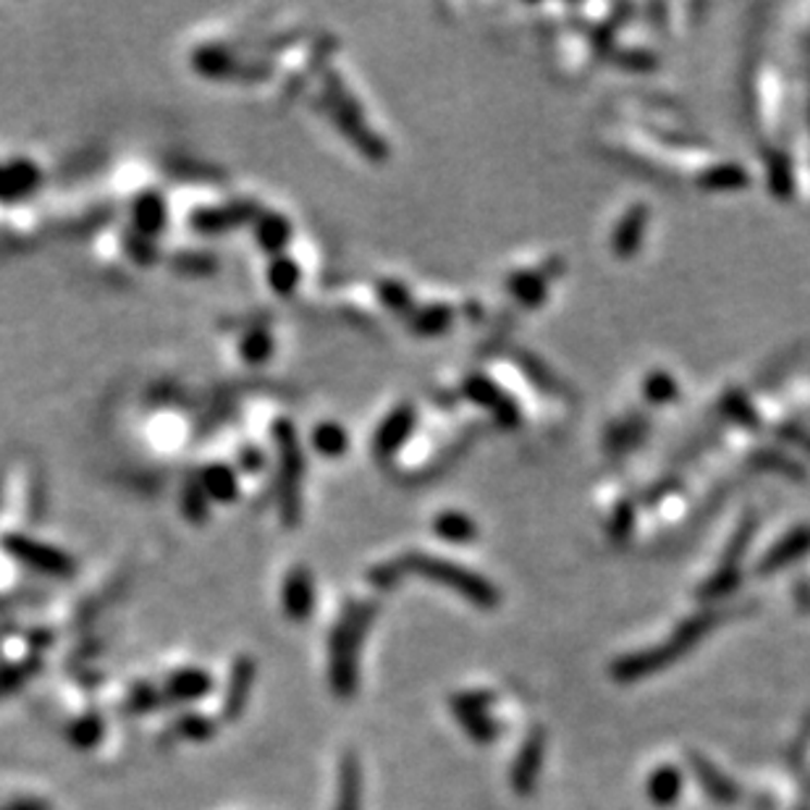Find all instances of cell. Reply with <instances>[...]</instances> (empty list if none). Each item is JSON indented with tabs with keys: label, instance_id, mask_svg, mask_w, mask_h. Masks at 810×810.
<instances>
[{
	"label": "cell",
	"instance_id": "obj_17",
	"mask_svg": "<svg viewBox=\"0 0 810 810\" xmlns=\"http://www.w3.org/2000/svg\"><path fill=\"white\" fill-rule=\"evenodd\" d=\"M435 532L446 540H469L475 536V525L469 523L465 514H443L435 519Z\"/></svg>",
	"mask_w": 810,
	"mask_h": 810
},
{
	"label": "cell",
	"instance_id": "obj_16",
	"mask_svg": "<svg viewBox=\"0 0 810 810\" xmlns=\"http://www.w3.org/2000/svg\"><path fill=\"white\" fill-rule=\"evenodd\" d=\"M268 284L273 286L279 294L294 292L299 284L297 262L289 260V257H279V260H273V266L268 268Z\"/></svg>",
	"mask_w": 810,
	"mask_h": 810
},
{
	"label": "cell",
	"instance_id": "obj_11",
	"mask_svg": "<svg viewBox=\"0 0 810 810\" xmlns=\"http://www.w3.org/2000/svg\"><path fill=\"white\" fill-rule=\"evenodd\" d=\"M199 486L205 488L208 499L216 501H231L236 496V488H240L236 486L234 469L226 465H210L202 475H199Z\"/></svg>",
	"mask_w": 810,
	"mask_h": 810
},
{
	"label": "cell",
	"instance_id": "obj_19",
	"mask_svg": "<svg viewBox=\"0 0 810 810\" xmlns=\"http://www.w3.org/2000/svg\"><path fill=\"white\" fill-rule=\"evenodd\" d=\"M270 352H273V339L268 336L266 331H253L244 336L242 342V355L247 363H262V359L270 357Z\"/></svg>",
	"mask_w": 810,
	"mask_h": 810
},
{
	"label": "cell",
	"instance_id": "obj_24",
	"mask_svg": "<svg viewBox=\"0 0 810 810\" xmlns=\"http://www.w3.org/2000/svg\"><path fill=\"white\" fill-rule=\"evenodd\" d=\"M242 459H244V467H247V469H257V467H260L262 456H260V454H257V452H255V449H249V452H244V456H242Z\"/></svg>",
	"mask_w": 810,
	"mask_h": 810
},
{
	"label": "cell",
	"instance_id": "obj_12",
	"mask_svg": "<svg viewBox=\"0 0 810 810\" xmlns=\"http://www.w3.org/2000/svg\"><path fill=\"white\" fill-rule=\"evenodd\" d=\"M134 221H137L139 236H152L163 229L165 223V208L156 195H145L137 199V208H134Z\"/></svg>",
	"mask_w": 810,
	"mask_h": 810
},
{
	"label": "cell",
	"instance_id": "obj_15",
	"mask_svg": "<svg viewBox=\"0 0 810 810\" xmlns=\"http://www.w3.org/2000/svg\"><path fill=\"white\" fill-rule=\"evenodd\" d=\"M312 598V588H310V577L307 572L297 569L294 575H289L286 580V609L292 614H305L307 606H310Z\"/></svg>",
	"mask_w": 810,
	"mask_h": 810
},
{
	"label": "cell",
	"instance_id": "obj_23",
	"mask_svg": "<svg viewBox=\"0 0 810 810\" xmlns=\"http://www.w3.org/2000/svg\"><path fill=\"white\" fill-rule=\"evenodd\" d=\"M381 297L389 302L391 307H398L402 310L404 305H407V289H404L402 284H383L381 286Z\"/></svg>",
	"mask_w": 810,
	"mask_h": 810
},
{
	"label": "cell",
	"instance_id": "obj_2",
	"mask_svg": "<svg viewBox=\"0 0 810 810\" xmlns=\"http://www.w3.org/2000/svg\"><path fill=\"white\" fill-rule=\"evenodd\" d=\"M275 443H279V501L281 514L286 523H297L299 519V499H302V472H305V462L297 443V433L289 422L275 426Z\"/></svg>",
	"mask_w": 810,
	"mask_h": 810
},
{
	"label": "cell",
	"instance_id": "obj_4",
	"mask_svg": "<svg viewBox=\"0 0 810 810\" xmlns=\"http://www.w3.org/2000/svg\"><path fill=\"white\" fill-rule=\"evenodd\" d=\"M5 545H9L19 559H24V562L32 564V567L50 572V575H72L74 572V562L63 554V551L50 549V545L37 543V540H29L24 536H11V538H5Z\"/></svg>",
	"mask_w": 810,
	"mask_h": 810
},
{
	"label": "cell",
	"instance_id": "obj_5",
	"mask_svg": "<svg viewBox=\"0 0 810 810\" xmlns=\"http://www.w3.org/2000/svg\"><path fill=\"white\" fill-rule=\"evenodd\" d=\"M415 428V413L409 404L404 407H396L385 420L381 422V428L376 430L372 435V452H376L381 459H389L391 454H396L398 449L404 446V441L409 439Z\"/></svg>",
	"mask_w": 810,
	"mask_h": 810
},
{
	"label": "cell",
	"instance_id": "obj_7",
	"mask_svg": "<svg viewBox=\"0 0 810 810\" xmlns=\"http://www.w3.org/2000/svg\"><path fill=\"white\" fill-rule=\"evenodd\" d=\"M255 216V205L249 202H240V205H229V208H210V210H199V213L192 218V226L202 234H218V231H226L240 226V223L249 221Z\"/></svg>",
	"mask_w": 810,
	"mask_h": 810
},
{
	"label": "cell",
	"instance_id": "obj_1",
	"mask_svg": "<svg viewBox=\"0 0 810 810\" xmlns=\"http://www.w3.org/2000/svg\"><path fill=\"white\" fill-rule=\"evenodd\" d=\"M705 629H709V616H698V619L685 622V625L679 627V633L674 635L672 642H664V646L653 648V651L625 655V659L616 661L612 666L614 679H619V683H635V679H642L648 677V674H655L659 668L674 664L679 655L690 651V648L703 638Z\"/></svg>",
	"mask_w": 810,
	"mask_h": 810
},
{
	"label": "cell",
	"instance_id": "obj_21",
	"mask_svg": "<svg viewBox=\"0 0 810 810\" xmlns=\"http://www.w3.org/2000/svg\"><path fill=\"white\" fill-rule=\"evenodd\" d=\"M640 221H642V213H640V208H638V213L629 216V221L622 223L619 236H616V249H619V255H629V249L635 247V240H638Z\"/></svg>",
	"mask_w": 810,
	"mask_h": 810
},
{
	"label": "cell",
	"instance_id": "obj_20",
	"mask_svg": "<svg viewBox=\"0 0 810 810\" xmlns=\"http://www.w3.org/2000/svg\"><path fill=\"white\" fill-rule=\"evenodd\" d=\"M462 722H465L469 735L480 739V742H491V739L496 737V724H493L486 713H480V716H465Z\"/></svg>",
	"mask_w": 810,
	"mask_h": 810
},
{
	"label": "cell",
	"instance_id": "obj_22",
	"mask_svg": "<svg viewBox=\"0 0 810 810\" xmlns=\"http://www.w3.org/2000/svg\"><path fill=\"white\" fill-rule=\"evenodd\" d=\"M446 323H449V310H446V307H433V310H426L422 315H417L415 328H417V331L435 333V331H441V328L446 326Z\"/></svg>",
	"mask_w": 810,
	"mask_h": 810
},
{
	"label": "cell",
	"instance_id": "obj_10",
	"mask_svg": "<svg viewBox=\"0 0 810 810\" xmlns=\"http://www.w3.org/2000/svg\"><path fill=\"white\" fill-rule=\"evenodd\" d=\"M679 793H683V776L674 766H661L655 769L648 780V797H651L653 806L668 808L677 802Z\"/></svg>",
	"mask_w": 810,
	"mask_h": 810
},
{
	"label": "cell",
	"instance_id": "obj_18",
	"mask_svg": "<svg viewBox=\"0 0 810 810\" xmlns=\"http://www.w3.org/2000/svg\"><path fill=\"white\" fill-rule=\"evenodd\" d=\"M195 66L208 76H223V74H229V69H231V56L226 53V50L205 48L195 56Z\"/></svg>",
	"mask_w": 810,
	"mask_h": 810
},
{
	"label": "cell",
	"instance_id": "obj_9",
	"mask_svg": "<svg viewBox=\"0 0 810 810\" xmlns=\"http://www.w3.org/2000/svg\"><path fill=\"white\" fill-rule=\"evenodd\" d=\"M808 549H810V527H800V530L789 532V536L784 538L780 545H774V551H771V554L763 559L761 569H758V572H761V575H769V572L782 569L784 564H789L793 559L802 556Z\"/></svg>",
	"mask_w": 810,
	"mask_h": 810
},
{
	"label": "cell",
	"instance_id": "obj_13",
	"mask_svg": "<svg viewBox=\"0 0 810 810\" xmlns=\"http://www.w3.org/2000/svg\"><path fill=\"white\" fill-rule=\"evenodd\" d=\"M289 236H292V231H289L286 218L270 213L262 216L260 223H257V240H260V244L268 253H281V249L286 247Z\"/></svg>",
	"mask_w": 810,
	"mask_h": 810
},
{
	"label": "cell",
	"instance_id": "obj_6",
	"mask_svg": "<svg viewBox=\"0 0 810 810\" xmlns=\"http://www.w3.org/2000/svg\"><path fill=\"white\" fill-rule=\"evenodd\" d=\"M543 753H545V735L543 732H532L527 737V742L519 750L517 761H514L512 769V784L519 795H527L532 787H536L540 763H543Z\"/></svg>",
	"mask_w": 810,
	"mask_h": 810
},
{
	"label": "cell",
	"instance_id": "obj_14",
	"mask_svg": "<svg viewBox=\"0 0 810 810\" xmlns=\"http://www.w3.org/2000/svg\"><path fill=\"white\" fill-rule=\"evenodd\" d=\"M312 443L320 454L339 456L346 452L349 439H346V430L342 426H336V422H323V426H318V430H315Z\"/></svg>",
	"mask_w": 810,
	"mask_h": 810
},
{
	"label": "cell",
	"instance_id": "obj_3",
	"mask_svg": "<svg viewBox=\"0 0 810 810\" xmlns=\"http://www.w3.org/2000/svg\"><path fill=\"white\" fill-rule=\"evenodd\" d=\"M409 564H413V569L430 577V580H439L443 585H449V588L459 590V593L467 596L472 603H480V606H496L499 603V593L493 590V585H488L483 577L472 575V572L454 567L452 562L420 554L409 559Z\"/></svg>",
	"mask_w": 810,
	"mask_h": 810
},
{
	"label": "cell",
	"instance_id": "obj_8",
	"mask_svg": "<svg viewBox=\"0 0 810 810\" xmlns=\"http://www.w3.org/2000/svg\"><path fill=\"white\" fill-rule=\"evenodd\" d=\"M690 763H692V771H696L700 787H703L705 793L713 797V800L724 802V806H729V802L737 800V787L729 780H726V776L716 766H713V763H709L705 758H700V756H692Z\"/></svg>",
	"mask_w": 810,
	"mask_h": 810
}]
</instances>
